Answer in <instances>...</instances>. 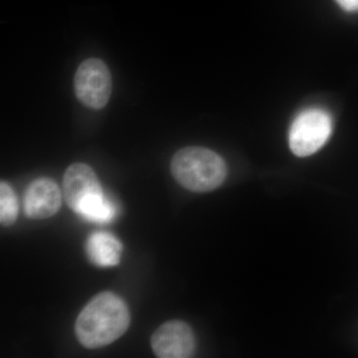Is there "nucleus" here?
I'll list each match as a JSON object with an SVG mask.
<instances>
[{
  "instance_id": "f257e3e1",
  "label": "nucleus",
  "mask_w": 358,
  "mask_h": 358,
  "mask_svg": "<svg viewBox=\"0 0 358 358\" xmlns=\"http://www.w3.org/2000/svg\"><path fill=\"white\" fill-rule=\"evenodd\" d=\"M131 315L128 306L117 294L103 292L92 299L75 324L78 341L86 348H103L128 331Z\"/></svg>"
},
{
  "instance_id": "f03ea898",
  "label": "nucleus",
  "mask_w": 358,
  "mask_h": 358,
  "mask_svg": "<svg viewBox=\"0 0 358 358\" xmlns=\"http://www.w3.org/2000/svg\"><path fill=\"white\" fill-rule=\"evenodd\" d=\"M63 192L68 206L86 220L109 223L117 215L114 203L103 195L95 171L87 164L68 167L63 178Z\"/></svg>"
},
{
  "instance_id": "7ed1b4c3",
  "label": "nucleus",
  "mask_w": 358,
  "mask_h": 358,
  "mask_svg": "<svg viewBox=\"0 0 358 358\" xmlns=\"http://www.w3.org/2000/svg\"><path fill=\"white\" fill-rule=\"evenodd\" d=\"M171 173L186 189L209 192L222 185L227 166L220 155L208 148L188 147L173 155Z\"/></svg>"
},
{
  "instance_id": "20e7f679",
  "label": "nucleus",
  "mask_w": 358,
  "mask_h": 358,
  "mask_svg": "<svg viewBox=\"0 0 358 358\" xmlns=\"http://www.w3.org/2000/svg\"><path fill=\"white\" fill-rule=\"evenodd\" d=\"M333 133V119L326 110L312 108L296 115L289 129V143L296 157L315 154Z\"/></svg>"
},
{
  "instance_id": "39448f33",
  "label": "nucleus",
  "mask_w": 358,
  "mask_h": 358,
  "mask_svg": "<svg viewBox=\"0 0 358 358\" xmlns=\"http://www.w3.org/2000/svg\"><path fill=\"white\" fill-rule=\"evenodd\" d=\"M112 76L108 66L99 59L84 61L75 75V93L87 107L103 109L112 94Z\"/></svg>"
},
{
  "instance_id": "423d86ee",
  "label": "nucleus",
  "mask_w": 358,
  "mask_h": 358,
  "mask_svg": "<svg viewBox=\"0 0 358 358\" xmlns=\"http://www.w3.org/2000/svg\"><path fill=\"white\" fill-rule=\"evenodd\" d=\"M152 348L159 358H187L195 352L192 329L181 320H171L160 326L152 336Z\"/></svg>"
},
{
  "instance_id": "0eeeda50",
  "label": "nucleus",
  "mask_w": 358,
  "mask_h": 358,
  "mask_svg": "<svg viewBox=\"0 0 358 358\" xmlns=\"http://www.w3.org/2000/svg\"><path fill=\"white\" fill-rule=\"evenodd\" d=\"M61 192L50 178L35 179L26 189L24 212L31 219H47L55 215L61 207Z\"/></svg>"
},
{
  "instance_id": "6e6552de",
  "label": "nucleus",
  "mask_w": 358,
  "mask_h": 358,
  "mask_svg": "<svg viewBox=\"0 0 358 358\" xmlns=\"http://www.w3.org/2000/svg\"><path fill=\"white\" fill-rule=\"evenodd\" d=\"M86 252L94 265L114 267L121 262L122 245L109 233L96 232L89 237Z\"/></svg>"
},
{
  "instance_id": "1a4fd4ad",
  "label": "nucleus",
  "mask_w": 358,
  "mask_h": 358,
  "mask_svg": "<svg viewBox=\"0 0 358 358\" xmlns=\"http://www.w3.org/2000/svg\"><path fill=\"white\" fill-rule=\"evenodd\" d=\"M18 216V201L10 185L4 181L0 183V222L10 226Z\"/></svg>"
},
{
  "instance_id": "9d476101",
  "label": "nucleus",
  "mask_w": 358,
  "mask_h": 358,
  "mask_svg": "<svg viewBox=\"0 0 358 358\" xmlns=\"http://www.w3.org/2000/svg\"><path fill=\"white\" fill-rule=\"evenodd\" d=\"M336 1L346 11H350V13L358 11V0H336Z\"/></svg>"
}]
</instances>
